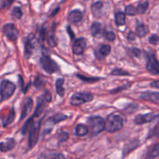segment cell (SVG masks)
Returning <instances> with one entry per match:
<instances>
[{
	"instance_id": "1",
	"label": "cell",
	"mask_w": 159,
	"mask_h": 159,
	"mask_svg": "<svg viewBox=\"0 0 159 159\" xmlns=\"http://www.w3.org/2000/svg\"><path fill=\"white\" fill-rule=\"evenodd\" d=\"M124 126L122 116L118 113H113L107 117V124H105V128L110 133L116 132L121 130Z\"/></svg>"
},
{
	"instance_id": "2",
	"label": "cell",
	"mask_w": 159,
	"mask_h": 159,
	"mask_svg": "<svg viewBox=\"0 0 159 159\" xmlns=\"http://www.w3.org/2000/svg\"><path fill=\"white\" fill-rule=\"evenodd\" d=\"M89 131L92 135H96L105 129L104 120L100 116H93L88 120Z\"/></svg>"
},
{
	"instance_id": "3",
	"label": "cell",
	"mask_w": 159,
	"mask_h": 159,
	"mask_svg": "<svg viewBox=\"0 0 159 159\" xmlns=\"http://www.w3.org/2000/svg\"><path fill=\"white\" fill-rule=\"evenodd\" d=\"M16 90V85L10 81L4 80L0 85V95L2 100H5L13 95Z\"/></svg>"
},
{
	"instance_id": "4",
	"label": "cell",
	"mask_w": 159,
	"mask_h": 159,
	"mask_svg": "<svg viewBox=\"0 0 159 159\" xmlns=\"http://www.w3.org/2000/svg\"><path fill=\"white\" fill-rule=\"evenodd\" d=\"M40 65H41L42 68H43L44 71L47 72L52 74V73L55 72V71H58V66L57 64L51 59L50 56L43 54L40 59Z\"/></svg>"
},
{
	"instance_id": "5",
	"label": "cell",
	"mask_w": 159,
	"mask_h": 159,
	"mask_svg": "<svg viewBox=\"0 0 159 159\" xmlns=\"http://www.w3.org/2000/svg\"><path fill=\"white\" fill-rule=\"evenodd\" d=\"M40 127V122L34 123V121L29 127V148L31 149L37 144L39 137V130Z\"/></svg>"
},
{
	"instance_id": "6",
	"label": "cell",
	"mask_w": 159,
	"mask_h": 159,
	"mask_svg": "<svg viewBox=\"0 0 159 159\" xmlns=\"http://www.w3.org/2000/svg\"><path fill=\"white\" fill-rule=\"evenodd\" d=\"M146 69L151 74L159 75V61L155 56V53L150 52L148 54V61L146 65Z\"/></svg>"
},
{
	"instance_id": "7",
	"label": "cell",
	"mask_w": 159,
	"mask_h": 159,
	"mask_svg": "<svg viewBox=\"0 0 159 159\" xmlns=\"http://www.w3.org/2000/svg\"><path fill=\"white\" fill-rule=\"evenodd\" d=\"M93 99V94L89 93H76L73 94L71 99V103L73 106H79L85 102H90Z\"/></svg>"
},
{
	"instance_id": "8",
	"label": "cell",
	"mask_w": 159,
	"mask_h": 159,
	"mask_svg": "<svg viewBox=\"0 0 159 159\" xmlns=\"http://www.w3.org/2000/svg\"><path fill=\"white\" fill-rule=\"evenodd\" d=\"M36 40L34 34H30L25 42V48H24V54L25 57L26 58H29L34 53V50L36 48Z\"/></svg>"
},
{
	"instance_id": "9",
	"label": "cell",
	"mask_w": 159,
	"mask_h": 159,
	"mask_svg": "<svg viewBox=\"0 0 159 159\" xmlns=\"http://www.w3.org/2000/svg\"><path fill=\"white\" fill-rule=\"evenodd\" d=\"M3 32L8 39L11 41H15L17 40L19 36L18 30L12 23H8L3 26Z\"/></svg>"
},
{
	"instance_id": "10",
	"label": "cell",
	"mask_w": 159,
	"mask_h": 159,
	"mask_svg": "<svg viewBox=\"0 0 159 159\" xmlns=\"http://www.w3.org/2000/svg\"><path fill=\"white\" fill-rule=\"evenodd\" d=\"M159 115H155L153 113H147V114H139L135 117L134 123L138 125H141V124H147V123H150L153 121L154 120L156 119Z\"/></svg>"
},
{
	"instance_id": "11",
	"label": "cell",
	"mask_w": 159,
	"mask_h": 159,
	"mask_svg": "<svg viewBox=\"0 0 159 159\" xmlns=\"http://www.w3.org/2000/svg\"><path fill=\"white\" fill-rule=\"evenodd\" d=\"M86 47V40L84 38L77 39L72 45V51L75 54H82Z\"/></svg>"
},
{
	"instance_id": "12",
	"label": "cell",
	"mask_w": 159,
	"mask_h": 159,
	"mask_svg": "<svg viewBox=\"0 0 159 159\" xmlns=\"http://www.w3.org/2000/svg\"><path fill=\"white\" fill-rule=\"evenodd\" d=\"M140 98L144 100L150 101L154 103L159 104V93L157 92H145L141 93Z\"/></svg>"
},
{
	"instance_id": "13",
	"label": "cell",
	"mask_w": 159,
	"mask_h": 159,
	"mask_svg": "<svg viewBox=\"0 0 159 159\" xmlns=\"http://www.w3.org/2000/svg\"><path fill=\"white\" fill-rule=\"evenodd\" d=\"M82 18H83V12H81L79 9L72 10L68 15V20L73 23H79L82 20Z\"/></svg>"
},
{
	"instance_id": "14",
	"label": "cell",
	"mask_w": 159,
	"mask_h": 159,
	"mask_svg": "<svg viewBox=\"0 0 159 159\" xmlns=\"http://www.w3.org/2000/svg\"><path fill=\"white\" fill-rule=\"evenodd\" d=\"M33 104H34V102H33V99H31V98L29 97L26 99V101H25L24 102V105H23V110H22L20 120H23V118H25L28 114H29L30 112L32 110Z\"/></svg>"
},
{
	"instance_id": "15",
	"label": "cell",
	"mask_w": 159,
	"mask_h": 159,
	"mask_svg": "<svg viewBox=\"0 0 159 159\" xmlns=\"http://www.w3.org/2000/svg\"><path fill=\"white\" fill-rule=\"evenodd\" d=\"M140 142L138 140H133V141H130V142L127 143V144L124 147V155H127L128 154H130V152H131L132 151H134V149H136L139 146Z\"/></svg>"
},
{
	"instance_id": "16",
	"label": "cell",
	"mask_w": 159,
	"mask_h": 159,
	"mask_svg": "<svg viewBox=\"0 0 159 159\" xmlns=\"http://www.w3.org/2000/svg\"><path fill=\"white\" fill-rule=\"evenodd\" d=\"M55 26L56 25L54 23L48 34V43L51 48H54V47H56V45H57V41H56L55 39V34H54V31H55Z\"/></svg>"
},
{
	"instance_id": "17",
	"label": "cell",
	"mask_w": 159,
	"mask_h": 159,
	"mask_svg": "<svg viewBox=\"0 0 159 159\" xmlns=\"http://www.w3.org/2000/svg\"><path fill=\"white\" fill-rule=\"evenodd\" d=\"M102 2H96L93 3L91 6V10L93 16L95 17H101L102 16Z\"/></svg>"
},
{
	"instance_id": "18",
	"label": "cell",
	"mask_w": 159,
	"mask_h": 159,
	"mask_svg": "<svg viewBox=\"0 0 159 159\" xmlns=\"http://www.w3.org/2000/svg\"><path fill=\"white\" fill-rule=\"evenodd\" d=\"M16 142L14 139H9L5 142L0 143V151L2 152H6L8 151H10L15 146Z\"/></svg>"
},
{
	"instance_id": "19",
	"label": "cell",
	"mask_w": 159,
	"mask_h": 159,
	"mask_svg": "<svg viewBox=\"0 0 159 159\" xmlns=\"http://www.w3.org/2000/svg\"><path fill=\"white\" fill-rule=\"evenodd\" d=\"M102 30H103V26L100 23L96 22L91 26L92 35L94 36V37L100 35L102 33Z\"/></svg>"
},
{
	"instance_id": "20",
	"label": "cell",
	"mask_w": 159,
	"mask_h": 159,
	"mask_svg": "<svg viewBox=\"0 0 159 159\" xmlns=\"http://www.w3.org/2000/svg\"><path fill=\"white\" fill-rule=\"evenodd\" d=\"M44 102L46 101L43 99V98H38L37 99V107H36L35 112H34V116H39L43 112V109H44Z\"/></svg>"
},
{
	"instance_id": "21",
	"label": "cell",
	"mask_w": 159,
	"mask_h": 159,
	"mask_svg": "<svg viewBox=\"0 0 159 159\" xmlns=\"http://www.w3.org/2000/svg\"><path fill=\"white\" fill-rule=\"evenodd\" d=\"M149 33V29L146 25L141 24L137 26V35L140 37H144Z\"/></svg>"
},
{
	"instance_id": "22",
	"label": "cell",
	"mask_w": 159,
	"mask_h": 159,
	"mask_svg": "<svg viewBox=\"0 0 159 159\" xmlns=\"http://www.w3.org/2000/svg\"><path fill=\"white\" fill-rule=\"evenodd\" d=\"M89 133V127L84 124H79L75 128V134L77 136L82 137Z\"/></svg>"
},
{
	"instance_id": "23",
	"label": "cell",
	"mask_w": 159,
	"mask_h": 159,
	"mask_svg": "<svg viewBox=\"0 0 159 159\" xmlns=\"http://www.w3.org/2000/svg\"><path fill=\"white\" fill-rule=\"evenodd\" d=\"M64 79H58L56 81L55 86H56V91L57 93L61 96H64L65 95V89H64L63 85H64Z\"/></svg>"
},
{
	"instance_id": "24",
	"label": "cell",
	"mask_w": 159,
	"mask_h": 159,
	"mask_svg": "<svg viewBox=\"0 0 159 159\" xmlns=\"http://www.w3.org/2000/svg\"><path fill=\"white\" fill-rule=\"evenodd\" d=\"M111 51V48L109 45H102L99 50V56H97L99 58H102V57H107V55H109V54L110 53Z\"/></svg>"
},
{
	"instance_id": "25",
	"label": "cell",
	"mask_w": 159,
	"mask_h": 159,
	"mask_svg": "<svg viewBox=\"0 0 159 159\" xmlns=\"http://www.w3.org/2000/svg\"><path fill=\"white\" fill-rule=\"evenodd\" d=\"M68 118V116L65 114H61V113H58V114H56L54 116H53L52 117L50 118L48 121L51 122L53 124H56L57 123L61 122V121H63L65 120H66Z\"/></svg>"
},
{
	"instance_id": "26",
	"label": "cell",
	"mask_w": 159,
	"mask_h": 159,
	"mask_svg": "<svg viewBox=\"0 0 159 159\" xmlns=\"http://www.w3.org/2000/svg\"><path fill=\"white\" fill-rule=\"evenodd\" d=\"M159 156V143H157L156 144L152 147V149L148 153V157L150 158H155Z\"/></svg>"
},
{
	"instance_id": "27",
	"label": "cell",
	"mask_w": 159,
	"mask_h": 159,
	"mask_svg": "<svg viewBox=\"0 0 159 159\" xmlns=\"http://www.w3.org/2000/svg\"><path fill=\"white\" fill-rule=\"evenodd\" d=\"M148 6H149V2L148 1H144L142 2H140L136 9L137 13L144 14V12L147 11L148 8Z\"/></svg>"
},
{
	"instance_id": "28",
	"label": "cell",
	"mask_w": 159,
	"mask_h": 159,
	"mask_svg": "<svg viewBox=\"0 0 159 159\" xmlns=\"http://www.w3.org/2000/svg\"><path fill=\"white\" fill-rule=\"evenodd\" d=\"M115 20H116V23L118 26H123V25H124L125 24L126 20L125 14L121 12L116 13V15H115Z\"/></svg>"
},
{
	"instance_id": "29",
	"label": "cell",
	"mask_w": 159,
	"mask_h": 159,
	"mask_svg": "<svg viewBox=\"0 0 159 159\" xmlns=\"http://www.w3.org/2000/svg\"><path fill=\"white\" fill-rule=\"evenodd\" d=\"M14 119H15V112H14L13 109H12V110L10 111L9 114L8 115L6 119L4 120V121H3V126H4V127H6V126H8L9 124H10L14 120Z\"/></svg>"
},
{
	"instance_id": "30",
	"label": "cell",
	"mask_w": 159,
	"mask_h": 159,
	"mask_svg": "<svg viewBox=\"0 0 159 159\" xmlns=\"http://www.w3.org/2000/svg\"><path fill=\"white\" fill-rule=\"evenodd\" d=\"M45 82H46L45 78L43 76L38 75L35 79V81H34V86L37 87V88H40V87L44 85Z\"/></svg>"
},
{
	"instance_id": "31",
	"label": "cell",
	"mask_w": 159,
	"mask_h": 159,
	"mask_svg": "<svg viewBox=\"0 0 159 159\" xmlns=\"http://www.w3.org/2000/svg\"><path fill=\"white\" fill-rule=\"evenodd\" d=\"M12 16L16 19H20L23 16V12L20 7H14L12 10Z\"/></svg>"
},
{
	"instance_id": "32",
	"label": "cell",
	"mask_w": 159,
	"mask_h": 159,
	"mask_svg": "<svg viewBox=\"0 0 159 159\" xmlns=\"http://www.w3.org/2000/svg\"><path fill=\"white\" fill-rule=\"evenodd\" d=\"M111 75H121V76H124V75H130V73H128L127 71H124L122 69H119V68H116V69H114L113 71L111 72Z\"/></svg>"
},
{
	"instance_id": "33",
	"label": "cell",
	"mask_w": 159,
	"mask_h": 159,
	"mask_svg": "<svg viewBox=\"0 0 159 159\" xmlns=\"http://www.w3.org/2000/svg\"><path fill=\"white\" fill-rule=\"evenodd\" d=\"M125 12L127 15L129 16H134L135 14H137V11L135 7H134L133 6H127L125 9Z\"/></svg>"
},
{
	"instance_id": "34",
	"label": "cell",
	"mask_w": 159,
	"mask_h": 159,
	"mask_svg": "<svg viewBox=\"0 0 159 159\" xmlns=\"http://www.w3.org/2000/svg\"><path fill=\"white\" fill-rule=\"evenodd\" d=\"M78 77L80 79H82V80L85 81V82H96V81L99 80V78H88V77H85V76H82L81 75H78Z\"/></svg>"
},
{
	"instance_id": "35",
	"label": "cell",
	"mask_w": 159,
	"mask_h": 159,
	"mask_svg": "<svg viewBox=\"0 0 159 159\" xmlns=\"http://www.w3.org/2000/svg\"><path fill=\"white\" fill-rule=\"evenodd\" d=\"M149 42L153 45H157L159 43V36L157 34H152L149 37Z\"/></svg>"
},
{
	"instance_id": "36",
	"label": "cell",
	"mask_w": 159,
	"mask_h": 159,
	"mask_svg": "<svg viewBox=\"0 0 159 159\" xmlns=\"http://www.w3.org/2000/svg\"><path fill=\"white\" fill-rule=\"evenodd\" d=\"M32 122H33V117L30 118V119L26 121L25 125L23 127V129H22V133H23V134H25L26 133V131H27V130H29V127L30 126V124H32Z\"/></svg>"
},
{
	"instance_id": "37",
	"label": "cell",
	"mask_w": 159,
	"mask_h": 159,
	"mask_svg": "<svg viewBox=\"0 0 159 159\" xmlns=\"http://www.w3.org/2000/svg\"><path fill=\"white\" fill-rule=\"evenodd\" d=\"M68 134L66 133V132H63L61 131L58 135V138H59V141L60 142H64V141H66L68 139Z\"/></svg>"
},
{
	"instance_id": "38",
	"label": "cell",
	"mask_w": 159,
	"mask_h": 159,
	"mask_svg": "<svg viewBox=\"0 0 159 159\" xmlns=\"http://www.w3.org/2000/svg\"><path fill=\"white\" fill-rule=\"evenodd\" d=\"M105 37L108 40H110V41H113V40H115V38H116V35H115L114 33L112 32V31H109V32L106 33Z\"/></svg>"
},
{
	"instance_id": "39",
	"label": "cell",
	"mask_w": 159,
	"mask_h": 159,
	"mask_svg": "<svg viewBox=\"0 0 159 159\" xmlns=\"http://www.w3.org/2000/svg\"><path fill=\"white\" fill-rule=\"evenodd\" d=\"M45 158H64L65 156H64L61 153H52L51 155H47L45 156Z\"/></svg>"
},
{
	"instance_id": "40",
	"label": "cell",
	"mask_w": 159,
	"mask_h": 159,
	"mask_svg": "<svg viewBox=\"0 0 159 159\" xmlns=\"http://www.w3.org/2000/svg\"><path fill=\"white\" fill-rule=\"evenodd\" d=\"M13 1L14 0H4L1 5V8L2 9H6V8H9V6L12 4Z\"/></svg>"
},
{
	"instance_id": "41",
	"label": "cell",
	"mask_w": 159,
	"mask_h": 159,
	"mask_svg": "<svg viewBox=\"0 0 159 159\" xmlns=\"http://www.w3.org/2000/svg\"><path fill=\"white\" fill-rule=\"evenodd\" d=\"M43 98L47 102H51V94L50 93V92H48V91L45 92L44 95H43Z\"/></svg>"
},
{
	"instance_id": "42",
	"label": "cell",
	"mask_w": 159,
	"mask_h": 159,
	"mask_svg": "<svg viewBox=\"0 0 159 159\" xmlns=\"http://www.w3.org/2000/svg\"><path fill=\"white\" fill-rule=\"evenodd\" d=\"M127 88V86H121V87H119V88H116L115 89L112 90V91H110V93H112V94H115V93H119V92H121L122 90H124L126 89Z\"/></svg>"
},
{
	"instance_id": "43",
	"label": "cell",
	"mask_w": 159,
	"mask_h": 159,
	"mask_svg": "<svg viewBox=\"0 0 159 159\" xmlns=\"http://www.w3.org/2000/svg\"><path fill=\"white\" fill-rule=\"evenodd\" d=\"M132 53H133L135 57H139L141 54V51L138 48H133L132 49Z\"/></svg>"
},
{
	"instance_id": "44",
	"label": "cell",
	"mask_w": 159,
	"mask_h": 159,
	"mask_svg": "<svg viewBox=\"0 0 159 159\" xmlns=\"http://www.w3.org/2000/svg\"><path fill=\"white\" fill-rule=\"evenodd\" d=\"M127 39H128L129 40H131V41L134 40L135 39H136V35H135L134 33H133V32L129 33L128 36H127Z\"/></svg>"
},
{
	"instance_id": "45",
	"label": "cell",
	"mask_w": 159,
	"mask_h": 159,
	"mask_svg": "<svg viewBox=\"0 0 159 159\" xmlns=\"http://www.w3.org/2000/svg\"><path fill=\"white\" fill-rule=\"evenodd\" d=\"M151 86L153 87V88L158 89H159V80L158 81H154L151 83Z\"/></svg>"
},
{
	"instance_id": "46",
	"label": "cell",
	"mask_w": 159,
	"mask_h": 159,
	"mask_svg": "<svg viewBox=\"0 0 159 159\" xmlns=\"http://www.w3.org/2000/svg\"><path fill=\"white\" fill-rule=\"evenodd\" d=\"M44 34H45V30L43 28V29L41 30V31H40V37L42 40H44V36H45Z\"/></svg>"
},
{
	"instance_id": "47",
	"label": "cell",
	"mask_w": 159,
	"mask_h": 159,
	"mask_svg": "<svg viewBox=\"0 0 159 159\" xmlns=\"http://www.w3.org/2000/svg\"><path fill=\"white\" fill-rule=\"evenodd\" d=\"M153 135L154 136L157 137V138H159V127H158L156 129H155V131H154L153 133Z\"/></svg>"
},
{
	"instance_id": "48",
	"label": "cell",
	"mask_w": 159,
	"mask_h": 159,
	"mask_svg": "<svg viewBox=\"0 0 159 159\" xmlns=\"http://www.w3.org/2000/svg\"><path fill=\"white\" fill-rule=\"evenodd\" d=\"M68 34H69L70 35V37H71V38H73V37H74V33H72L71 31V28H70V26H68Z\"/></svg>"
},
{
	"instance_id": "49",
	"label": "cell",
	"mask_w": 159,
	"mask_h": 159,
	"mask_svg": "<svg viewBox=\"0 0 159 159\" xmlns=\"http://www.w3.org/2000/svg\"><path fill=\"white\" fill-rule=\"evenodd\" d=\"M58 11H59V8H58V7H57V9H55V10H54V12H52V14H51V16H54V15H55V14H56V13H57V12H58Z\"/></svg>"
},
{
	"instance_id": "50",
	"label": "cell",
	"mask_w": 159,
	"mask_h": 159,
	"mask_svg": "<svg viewBox=\"0 0 159 159\" xmlns=\"http://www.w3.org/2000/svg\"><path fill=\"white\" fill-rule=\"evenodd\" d=\"M65 2V0H61V2Z\"/></svg>"
}]
</instances>
